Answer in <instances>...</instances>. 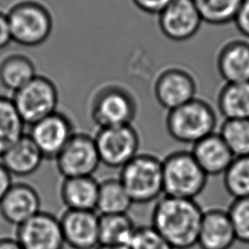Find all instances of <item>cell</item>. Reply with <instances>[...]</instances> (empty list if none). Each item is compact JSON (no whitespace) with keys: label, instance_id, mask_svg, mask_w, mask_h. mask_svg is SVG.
Masks as SVG:
<instances>
[{"label":"cell","instance_id":"1","mask_svg":"<svg viewBox=\"0 0 249 249\" xmlns=\"http://www.w3.org/2000/svg\"><path fill=\"white\" fill-rule=\"evenodd\" d=\"M203 210L196 199L161 196L151 215L152 227L173 249L196 245Z\"/></svg>","mask_w":249,"mask_h":249},{"label":"cell","instance_id":"2","mask_svg":"<svg viewBox=\"0 0 249 249\" xmlns=\"http://www.w3.org/2000/svg\"><path fill=\"white\" fill-rule=\"evenodd\" d=\"M138 113L135 93L119 82L98 86L89 99V116L100 127L132 124Z\"/></svg>","mask_w":249,"mask_h":249},{"label":"cell","instance_id":"3","mask_svg":"<svg viewBox=\"0 0 249 249\" xmlns=\"http://www.w3.org/2000/svg\"><path fill=\"white\" fill-rule=\"evenodd\" d=\"M218 118L213 106L200 97L167 111L165 128L176 141L194 145L216 131Z\"/></svg>","mask_w":249,"mask_h":249},{"label":"cell","instance_id":"4","mask_svg":"<svg viewBox=\"0 0 249 249\" xmlns=\"http://www.w3.org/2000/svg\"><path fill=\"white\" fill-rule=\"evenodd\" d=\"M13 42L23 47H37L45 43L53 29L50 8L39 0L16 1L6 12Z\"/></svg>","mask_w":249,"mask_h":249},{"label":"cell","instance_id":"5","mask_svg":"<svg viewBox=\"0 0 249 249\" xmlns=\"http://www.w3.org/2000/svg\"><path fill=\"white\" fill-rule=\"evenodd\" d=\"M118 177L133 203H150L163 196L162 160L153 154L139 152L120 169Z\"/></svg>","mask_w":249,"mask_h":249},{"label":"cell","instance_id":"6","mask_svg":"<svg viewBox=\"0 0 249 249\" xmlns=\"http://www.w3.org/2000/svg\"><path fill=\"white\" fill-rule=\"evenodd\" d=\"M208 176L191 151L179 150L162 160L163 195L196 199L206 187Z\"/></svg>","mask_w":249,"mask_h":249},{"label":"cell","instance_id":"7","mask_svg":"<svg viewBox=\"0 0 249 249\" xmlns=\"http://www.w3.org/2000/svg\"><path fill=\"white\" fill-rule=\"evenodd\" d=\"M13 103L24 123H34L57 111L59 93L52 79L37 74L31 81L12 94Z\"/></svg>","mask_w":249,"mask_h":249},{"label":"cell","instance_id":"8","mask_svg":"<svg viewBox=\"0 0 249 249\" xmlns=\"http://www.w3.org/2000/svg\"><path fill=\"white\" fill-rule=\"evenodd\" d=\"M101 163L122 168L138 153L140 136L133 124L97 128L93 135Z\"/></svg>","mask_w":249,"mask_h":249},{"label":"cell","instance_id":"9","mask_svg":"<svg viewBox=\"0 0 249 249\" xmlns=\"http://www.w3.org/2000/svg\"><path fill=\"white\" fill-rule=\"evenodd\" d=\"M197 83L193 73L182 65L170 64L157 73L153 93L157 102L166 111L196 97Z\"/></svg>","mask_w":249,"mask_h":249},{"label":"cell","instance_id":"10","mask_svg":"<svg viewBox=\"0 0 249 249\" xmlns=\"http://www.w3.org/2000/svg\"><path fill=\"white\" fill-rule=\"evenodd\" d=\"M63 177L93 176L101 161L92 135L76 131L54 159Z\"/></svg>","mask_w":249,"mask_h":249},{"label":"cell","instance_id":"11","mask_svg":"<svg viewBox=\"0 0 249 249\" xmlns=\"http://www.w3.org/2000/svg\"><path fill=\"white\" fill-rule=\"evenodd\" d=\"M75 132L72 120L57 110L29 125L27 134L44 159L54 160Z\"/></svg>","mask_w":249,"mask_h":249},{"label":"cell","instance_id":"12","mask_svg":"<svg viewBox=\"0 0 249 249\" xmlns=\"http://www.w3.org/2000/svg\"><path fill=\"white\" fill-rule=\"evenodd\" d=\"M16 239L22 249H63L65 245L59 218L42 210L17 227Z\"/></svg>","mask_w":249,"mask_h":249},{"label":"cell","instance_id":"13","mask_svg":"<svg viewBox=\"0 0 249 249\" xmlns=\"http://www.w3.org/2000/svg\"><path fill=\"white\" fill-rule=\"evenodd\" d=\"M202 22L193 0H173L158 15L160 32L175 42H184L193 38Z\"/></svg>","mask_w":249,"mask_h":249},{"label":"cell","instance_id":"14","mask_svg":"<svg viewBox=\"0 0 249 249\" xmlns=\"http://www.w3.org/2000/svg\"><path fill=\"white\" fill-rule=\"evenodd\" d=\"M63 239L72 249H95L99 245V214L65 209L59 217Z\"/></svg>","mask_w":249,"mask_h":249},{"label":"cell","instance_id":"15","mask_svg":"<svg viewBox=\"0 0 249 249\" xmlns=\"http://www.w3.org/2000/svg\"><path fill=\"white\" fill-rule=\"evenodd\" d=\"M41 211V198L37 190L27 183H13L0 200V214L17 227Z\"/></svg>","mask_w":249,"mask_h":249},{"label":"cell","instance_id":"16","mask_svg":"<svg viewBox=\"0 0 249 249\" xmlns=\"http://www.w3.org/2000/svg\"><path fill=\"white\" fill-rule=\"evenodd\" d=\"M235 241L227 209L211 207L203 210L196 241L200 249H231Z\"/></svg>","mask_w":249,"mask_h":249},{"label":"cell","instance_id":"17","mask_svg":"<svg viewBox=\"0 0 249 249\" xmlns=\"http://www.w3.org/2000/svg\"><path fill=\"white\" fill-rule=\"evenodd\" d=\"M216 67L225 83L249 82V42L233 39L221 46Z\"/></svg>","mask_w":249,"mask_h":249},{"label":"cell","instance_id":"18","mask_svg":"<svg viewBox=\"0 0 249 249\" xmlns=\"http://www.w3.org/2000/svg\"><path fill=\"white\" fill-rule=\"evenodd\" d=\"M191 153L208 177L223 175L234 158L218 131L192 145Z\"/></svg>","mask_w":249,"mask_h":249},{"label":"cell","instance_id":"19","mask_svg":"<svg viewBox=\"0 0 249 249\" xmlns=\"http://www.w3.org/2000/svg\"><path fill=\"white\" fill-rule=\"evenodd\" d=\"M99 181L93 176L63 178L59 187V196L70 210L95 211Z\"/></svg>","mask_w":249,"mask_h":249},{"label":"cell","instance_id":"20","mask_svg":"<svg viewBox=\"0 0 249 249\" xmlns=\"http://www.w3.org/2000/svg\"><path fill=\"white\" fill-rule=\"evenodd\" d=\"M44 157L28 134L22 135L15 144H13L0 160L15 176L24 177L36 172Z\"/></svg>","mask_w":249,"mask_h":249},{"label":"cell","instance_id":"21","mask_svg":"<svg viewBox=\"0 0 249 249\" xmlns=\"http://www.w3.org/2000/svg\"><path fill=\"white\" fill-rule=\"evenodd\" d=\"M37 75L33 59L22 53H10L0 59V85L14 93Z\"/></svg>","mask_w":249,"mask_h":249},{"label":"cell","instance_id":"22","mask_svg":"<svg viewBox=\"0 0 249 249\" xmlns=\"http://www.w3.org/2000/svg\"><path fill=\"white\" fill-rule=\"evenodd\" d=\"M217 108L224 119H249V82L225 83L217 95Z\"/></svg>","mask_w":249,"mask_h":249},{"label":"cell","instance_id":"23","mask_svg":"<svg viewBox=\"0 0 249 249\" xmlns=\"http://www.w3.org/2000/svg\"><path fill=\"white\" fill-rule=\"evenodd\" d=\"M133 201L119 177L99 182L95 211L99 215L128 213Z\"/></svg>","mask_w":249,"mask_h":249},{"label":"cell","instance_id":"24","mask_svg":"<svg viewBox=\"0 0 249 249\" xmlns=\"http://www.w3.org/2000/svg\"><path fill=\"white\" fill-rule=\"evenodd\" d=\"M136 225L128 215H99V245L128 246Z\"/></svg>","mask_w":249,"mask_h":249},{"label":"cell","instance_id":"25","mask_svg":"<svg viewBox=\"0 0 249 249\" xmlns=\"http://www.w3.org/2000/svg\"><path fill=\"white\" fill-rule=\"evenodd\" d=\"M24 125L12 97L0 93V159L13 144L25 134Z\"/></svg>","mask_w":249,"mask_h":249},{"label":"cell","instance_id":"26","mask_svg":"<svg viewBox=\"0 0 249 249\" xmlns=\"http://www.w3.org/2000/svg\"><path fill=\"white\" fill-rule=\"evenodd\" d=\"M202 21L212 25L233 22L242 0H193Z\"/></svg>","mask_w":249,"mask_h":249},{"label":"cell","instance_id":"27","mask_svg":"<svg viewBox=\"0 0 249 249\" xmlns=\"http://www.w3.org/2000/svg\"><path fill=\"white\" fill-rule=\"evenodd\" d=\"M218 133L234 157L249 155V119H224Z\"/></svg>","mask_w":249,"mask_h":249},{"label":"cell","instance_id":"28","mask_svg":"<svg viewBox=\"0 0 249 249\" xmlns=\"http://www.w3.org/2000/svg\"><path fill=\"white\" fill-rule=\"evenodd\" d=\"M223 183L233 199L249 197V155L233 158L223 174Z\"/></svg>","mask_w":249,"mask_h":249},{"label":"cell","instance_id":"29","mask_svg":"<svg viewBox=\"0 0 249 249\" xmlns=\"http://www.w3.org/2000/svg\"><path fill=\"white\" fill-rule=\"evenodd\" d=\"M236 241L249 244V197L234 198L227 209Z\"/></svg>","mask_w":249,"mask_h":249},{"label":"cell","instance_id":"30","mask_svg":"<svg viewBox=\"0 0 249 249\" xmlns=\"http://www.w3.org/2000/svg\"><path fill=\"white\" fill-rule=\"evenodd\" d=\"M129 249H173L169 243L152 227L137 226L128 244Z\"/></svg>","mask_w":249,"mask_h":249},{"label":"cell","instance_id":"31","mask_svg":"<svg viewBox=\"0 0 249 249\" xmlns=\"http://www.w3.org/2000/svg\"><path fill=\"white\" fill-rule=\"evenodd\" d=\"M233 22L240 34L249 39V0H242Z\"/></svg>","mask_w":249,"mask_h":249},{"label":"cell","instance_id":"32","mask_svg":"<svg viewBox=\"0 0 249 249\" xmlns=\"http://www.w3.org/2000/svg\"><path fill=\"white\" fill-rule=\"evenodd\" d=\"M132 3L142 12L150 15H159L173 0H131Z\"/></svg>","mask_w":249,"mask_h":249},{"label":"cell","instance_id":"33","mask_svg":"<svg viewBox=\"0 0 249 249\" xmlns=\"http://www.w3.org/2000/svg\"><path fill=\"white\" fill-rule=\"evenodd\" d=\"M12 40L11 28L7 13L0 10V51L5 49Z\"/></svg>","mask_w":249,"mask_h":249},{"label":"cell","instance_id":"34","mask_svg":"<svg viewBox=\"0 0 249 249\" xmlns=\"http://www.w3.org/2000/svg\"><path fill=\"white\" fill-rule=\"evenodd\" d=\"M12 177V174L0 160V200L13 185Z\"/></svg>","mask_w":249,"mask_h":249},{"label":"cell","instance_id":"35","mask_svg":"<svg viewBox=\"0 0 249 249\" xmlns=\"http://www.w3.org/2000/svg\"><path fill=\"white\" fill-rule=\"evenodd\" d=\"M0 249H22L16 238L1 237L0 238Z\"/></svg>","mask_w":249,"mask_h":249},{"label":"cell","instance_id":"36","mask_svg":"<svg viewBox=\"0 0 249 249\" xmlns=\"http://www.w3.org/2000/svg\"><path fill=\"white\" fill-rule=\"evenodd\" d=\"M95 249H129L128 246L124 245H98Z\"/></svg>","mask_w":249,"mask_h":249}]
</instances>
